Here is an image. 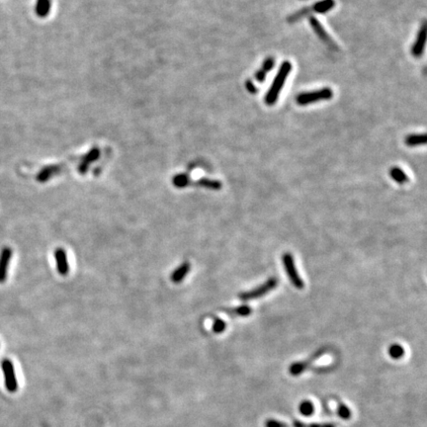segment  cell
Here are the masks:
<instances>
[{
  "label": "cell",
  "mask_w": 427,
  "mask_h": 427,
  "mask_svg": "<svg viewBox=\"0 0 427 427\" xmlns=\"http://www.w3.org/2000/svg\"><path fill=\"white\" fill-rule=\"evenodd\" d=\"M337 414L342 419L347 420V419H349L351 417V410H350V408L347 406H345L344 404L340 403L338 405V408H337Z\"/></svg>",
  "instance_id": "cell-23"
},
{
  "label": "cell",
  "mask_w": 427,
  "mask_h": 427,
  "mask_svg": "<svg viewBox=\"0 0 427 427\" xmlns=\"http://www.w3.org/2000/svg\"><path fill=\"white\" fill-rule=\"evenodd\" d=\"M291 70H292V64L290 61L286 60L282 63V65L278 71V74H277V76H276V78L271 85V88L268 90V92L266 94L265 102L267 105L271 106V105H274L276 103V101L279 98L280 92L283 88V85L285 82H286V80L291 73Z\"/></svg>",
  "instance_id": "cell-1"
},
{
  "label": "cell",
  "mask_w": 427,
  "mask_h": 427,
  "mask_svg": "<svg viewBox=\"0 0 427 427\" xmlns=\"http://www.w3.org/2000/svg\"><path fill=\"white\" fill-rule=\"evenodd\" d=\"M246 87H247V89H248L249 91H251L252 93L256 92V88H255V86L252 84V81H247V82H246Z\"/></svg>",
  "instance_id": "cell-29"
},
{
  "label": "cell",
  "mask_w": 427,
  "mask_h": 427,
  "mask_svg": "<svg viewBox=\"0 0 427 427\" xmlns=\"http://www.w3.org/2000/svg\"><path fill=\"white\" fill-rule=\"evenodd\" d=\"M426 23L424 22L417 34L415 43L412 46L411 54L415 58H420L424 52V47L426 43Z\"/></svg>",
  "instance_id": "cell-9"
},
{
  "label": "cell",
  "mask_w": 427,
  "mask_h": 427,
  "mask_svg": "<svg viewBox=\"0 0 427 427\" xmlns=\"http://www.w3.org/2000/svg\"><path fill=\"white\" fill-rule=\"evenodd\" d=\"M273 66H274V59L272 58H269L265 60L264 64H263V70L266 73V71L271 70L273 68Z\"/></svg>",
  "instance_id": "cell-27"
},
{
  "label": "cell",
  "mask_w": 427,
  "mask_h": 427,
  "mask_svg": "<svg viewBox=\"0 0 427 427\" xmlns=\"http://www.w3.org/2000/svg\"><path fill=\"white\" fill-rule=\"evenodd\" d=\"M406 144L408 147H417L426 144V135H409L406 138Z\"/></svg>",
  "instance_id": "cell-16"
},
{
  "label": "cell",
  "mask_w": 427,
  "mask_h": 427,
  "mask_svg": "<svg viewBox=\"0 0 427 427\" xmlns=\"http://www.w3.org/2000/svg\"><path fill=\"white\" fill-rule=\"evenodd\" d=\"M334 0H322V1L315 3L311 10L317 13H326L330 10L334 6Z\"/></svg>",
  "instance_id": "cell-18"
},
{
  "label": "cell",
  "mask_w": 427,
  "mask_h": 427,
  "mask_svg": "<svg viewBox=\"0 0 427 427\" xmlns=\"http://www.w3.org/2000/svg\"><path fill=\"white\" fill-rule=\"evenodd\" d=\"M55 258L57 262V269L59 275L65 276L69 271V266L67 262L66 252L63 248L58 247L55 251Z\"/></svg>",
  "instance_id": "cell-10"
},
{
  "label": "cell",
  "mask_w": 427,
  "mask_h": 427,
  "mask_svg": "<svg viewBox=\"0 0 427 427\" xmlns=\"http://www.w3.org/2000/svg\"><path fill=\"white\" fill-rule=\"evenodd\" d=\"M227 328V325L225 323V320L221 319V318H216L214 320L213 324V331L215 333H222L225 331Z\"/></svg>",
  "instance_id": "cell-25"
},
{
  "label": "cell",
  "mask_w": 427,
  "mask_h": 427,
  "mask_svg": "<svg viewBox=\"0 0 427 427\" xmlns=\"http://www.w3.org/2000/svg\"><path fill=\"white\" fill-rule=\"evenodd\" d=\"M2 370L5 379V387L10 393H15L18 389V382L15 375V370L13 363L9 359H4L2 361Z\"/></svg>",
  "instance_id": "cell-6"
},
{
  "label": "cell",
  "mask_w": 427,
  "mask_h": 427,
  "mask_svg": "<svg viewBox=\"0 0 427 427\" xmlns=\"http://www.w3.org/2000/svg\"><path fill=\"white\" fill-rule=\"evenodd\" d=\"M389 175L399 184H406L408 182V177L405 171L399 167H393L389 171Z\"/></svg>",
  "instance_id": "cell-15"
},
{
  "label": "cell",
  "mask_w": 427,
  "mask_h": 427,
  "mask_svg": "<svg viewBox=\"0 0 427 427\" xmlns=\"http://www.w3.org/2000/svg\"><path fill=\"white\" fill-rule=\"evenodd\" d=\"M277 284H278V280L275 277H272V278L268 279L265 283L260 285V286L256 287L255 289L240 293L238 295V298L241 301H251V300L258 299L260 297L267 295L272 290H274L277 286Z\"/></svg>",
  "instance_id": "cell-3"
},
{
  "label": "cell",
  "mask_w": 427,
  "mask_h": 427,
  "mask_svg": "<svg viewBox=\"0 0 427 427\" xmlns=\"http://www.w3.org/2000/svg\"><path fill=\"white\" fill-rule=\"evenodd\" d=\"M51 10V0H38L36 4V13L39 17H46Z\"/></svg>",
  "instance_id": "cell-17"
},
{
  "label": "cell",
  "mask_w": 427,
  "mask_h": 427,
  "mask_svg": "<svg viewBox=\"0 0 427 427\" xmlns=\"http://www.w3.org/2000/svg\"><path fill=\"white\" fill-rule=\"evenodd\" d=\"M60 167L58 165H50L44 167L37 175V180L41 183H45L50 178H52L56 173L59 171Z\"/></svg>",
  "instance_id": "cell-13"
},
{
  "label": "cell",
  "mask_w": 427,
  "mask_h": 427,
  "mask_svg": "<svg viewBox=\"0 0 427 427\" xmlns=\"http://www.w3.org/2000/svg\"><path fill=\"white\" fill-rule=\"evenodd\" d=\"M388 354L393 359H401L405 355V349L400 344H393L388 349Z\"/></svg>",
  "instance_id": "cell-21"
},
{
  "label": "cell",
  "mask_w": 427,
  "mask_h": 427,
  "mask_svg": "<svg viewBox=\"0 0 427 427\" xmlns=\"http://www.w3.org/2000/svg\"><path fill=\"white\" fill-rule=\"evenodd\" d=\"M172 183L177 188H184L190 184V179L187 174H178L172 178Z\"/></svg>",
  "instance_id": "cell-19"
},
{
  "label": "cell",
  "mask_w": 427,
  "mask_h": 427,
  "mask_svg": "<svg viewBox=\"0 0 427 427\" xmlns=\"http://www.w3.org/2000/svg\"><path fill=\"white\" fill-rule=\"evenodd\" d=\"M299 411L304 416H310L314 411V407L310 401H303L299 406Z\"/></svg>",
  "instance_id": "cell-22"
},
{
  "label": "cell",
  "mask_w": 427,
  "mask_h": 427,
  "mask_svg": "<svg viewBox=\"0 0 427 427\" xmlns=\"http://www.w3.org/2000/svg\"><path fill=\"white\" fill-rule=\"evenodd\" d=\"M265 77H266V73L264 70H259L258 73L256 74V79L259 82H263L265 80Z\"/></svg>",
  "instance_id": "cell-28"
},
{
  "label": "cell",
  "mask_w": 427,
  "mask_h": 427,
  "mask_svg": "<svg viewBox=\"0 0 427 427\" xmlns=\"http://www.w3.org/2000/svg\"><path fill=\"white\" fill-rule=\"evenodd\" d=\"M333 96V91L330 87H325L319 90L310 91V92H304L300 93L297 96V103L299 105L305 106L311 104L313 102L322 101V100H330Z\"/></svg>",
  "instance_id": "cell-2"
},
{
  "label": "cell",
  "mask_w": 427,
  "mask_h": 427,
  "mask_svg": "<svg viewBox=\"0 0 427 427\" xmlns=\"http://www.w3.org/2000/svg\"><path fill=\"white\" fill-rule=\"evenodd\" d=\"M282 262L293 286L299 290L303 289L305 287V283L297 271L293 255L289 252L284 253L282 256Z\"/></svg>",
  "instance_id": "cell-4"
},
{
  "label": "cell",
  "mask_w": 427,
  "mask_h": 427,
  "mask_svg": "<svg viewBox=\"0 0 427 427\" xmlns=\"http://www.w3.org/2000/svg\"><path fill=\"white\" fill-rule=\"evenodd\" d=\"M311 21V25L313 29V31L315 32V34L318 36V38L322 40L326 45L329 46L330 49L333 50V51H337V45L331 40V38L329 36V34L326 32V30L324 29V27L320 24V22L315 18V17H311L310 18Z\"/></svg>",
  "instance_id": "cell-7"
},
{
  "label": "cell",
  "mask_w": 427,
  "mask_h": 427,
  "mask_svg": "<svg viewBox=\"0 0 427 427\" xmlns=\"http://www.w3.org/2000/svg\"><path fill=\"white\" fill-rule=\"evenodd\" d=\"M294 427H335L333 424L331 423H311V424H306L302 421L299 420H295L293 422Z\"/></svg>",
  "instance_id": "cell-24"
},
{
  "label": "cell",
  "mask_w": 427,
  "mask_h": 427,
  "mask_svg": "<svg viewBox=\"0 0 427 427\" xmlns=\"http://www.w3.org/2000/svg\"><path fill=\"white\" fill-rule=\"evenodd\" d=\"M12 253V249L8 246L3 247L1 252H0V283H4L7 279Z\"/></svg>",
  "instance_id": "cell-8"
},
{
  "label": "cell",
  "mask_w": 427,
  "mask_h": 427,
  "mask_svg": "<svg viewBox=\"0 0 427 427\" xmlns=\"http://www.w3.org/2000/svg\"><path fill=\"white\" fill-rule=\"evenodd\" d=\"M265 427H289L286 423H284L275 419H268L265 422Z\"/></svg>",
  "instance_id": "cell-26"
},
{
  "label": "cell",
  "mask_w": 427,
  "mask_h": 427,
  "mask_svg": "<svg viewBox=\"0 0 427 427\" xmlns=\"http://www.w3.org/2000/svg\"><path fill=\"white\" fill-rule=\"evenodd\" d=\"M196 185L216 191L220 190L223 187L222 182H220L219 180H213V179H209V178H202V179L196 181Z\"/></svg>",
  "instance_id": "cell-14"
},
{
  "label": "cell",
  "mask_w": 427,
  "mask_h": 427,
  "mask_svg": "<svg viewBox=\"0 0 427 427\" xmlns=\"http://www.w3.org/2000/svg\"><path fill=\"white\" fill-rule=\"evenodd\" d=\"M190 269H191V264L189 262H183L171 273L170 280L175 284L182 282L187 276V274L189 273Z\"/></svg>",
  "instance_id": "cell-11"
},
{
  "label": "cell",
  "mask_w": 427,
  "mask_h": 427,
  "mask_svg": "<svg viewBox=\"0 0 427 427\" xmlns=\"http://www.w3.org/2000/svg\"><path fill=\"white\" fill-rule=\"evenodd\" d=\"M225 311H227L228 313L231 314H234V315H239V316H247L252 313V308L247 306V305H243V306H239L236 308H233L230 310H225Z\"/></svg>",
  "instance_id": "cell-20"
},
{
  "label": "cell",
  "mask_w": 427,
  "mask_h": 427,
  "mask_svg": "<svg viewBox=\"0 0 427 427\" xmlns=\"http://www.w3.org/2000/svg\"><path fill=\"white\" fill-rule=\"evenodd\" d=\"M327 351H328V349L326 347H323V348L318 349L316 352H314L309 359H306L304 361L292 364L290 366V368H289L290 374L292 376H299V375H301L302 373H304L311 365V363L313 361H315L317 358L320 357V356H323L325 353H327Z\"/></svg>",
  "instance_id": "cell-5"
},
{
  "label": "cell",
  "mask_w": 427,
  "mask_h": 427,
  "mask_svg": "<svg viewBox=\"0 0 427 427\" xmlns=\"http://www.w3.org/2000/svg\"><path fill=\"white\" fill-rule=\"evenodd\" d=\"M99 155H100L99 149H97V148L92 149V150H91V151H90V152L84 156V158L82 159V162L79 164L78 171H79L81 174H84V173L88 170L90 163H92V162H94L95 160H97L98 157H99Z\"/></svg>",
  "instance_id": "cell-12"
}]
</instances>
